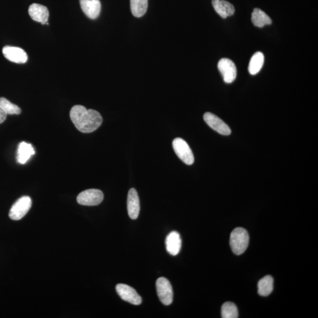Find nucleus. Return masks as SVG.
<instances>
[{
	"label": "nucleus",
	"instance_id": "f257e3e1",
	"mask_svg": "<svg viewBox=\"0 0 318 318\" xmlns=\"http://www.w3.org/2000/svg\"><path fill=\"white\" fill-rule=\"evenodd\" d=\"M70 116L77 130L84 133L97 130L103 122L101 114L98 111L87 110L81 105L73 106L70 110Z\"/></svg>",
	"mask_w": 318,
	"mask_h": 318
},
{
	"label": "nucleus",
	"instance_id": "f03ea898",
	"mask_svg": "<svg viewBox=\"0 0 318 318\" xmlns=\"http://www.w3.org/2000/svg\"><path fill=\"white\" fill-rule=\"evenodd\" d=\"M249 236L248 232L242 228H237L232 231L230 237V245L235 254L242 255L248 247Z\"/></svg>",
	"mask_w": 318,
	"mask_h": 318
},
{
	"label": "nucleus",
	"instance_id": "7ed1b4c3",
	"mask_svg": "<svg viewBox=\"0 0 318 318\" xmlns=\"http://www.w3.org/2000/svg\"><path fill=\"white\" fill-rule=\"evenodd\" d=\"M173 147L177 156L187 165L194 164L195 158L189 146L185 140L181 138L173 140Z\"/></svg>",
	"mask_w": 318,
	"mask_h": 318
},
{
	"label": "nucleus",
	"instance_id": "20e7f679",
	"mask_svg": "<svg viewBox=\"0 0 318 318\" xmlns=\"http://www.w3.org/2000/svg\"><path fill=\"white\" fill-rule=\"evenodd\" d=\"M156 286L158 299L162 304L166 306L171 305L173 299V291L169 280L161 277L157 280Z\"/></svg>",
	"mask_w": 318,
	"mask_h": 318
},
{
	"label": "nucleus",
	"instance_id": "39448f33",
	"mask_svg": "<svg viewBox=\"0 0 318 318\" xmlns=\"http://www.w3.org/2000/svg\"><path fill=\"white\" fill-rule=\"evenodd\" d=\"M32 201L29 197H23L18 200L12 206L9 212V217L13 220H19L30 209Z\"/></svg>",
	"mask_w": 318,
	"mask_h": 318
},
{
	"label": "nucleus",
	"instance_id": "423d86ee",
	"mask_svg": "<svg viewBox=\"0 0 318 318\" xmlns=\"http://www.w3.org/2000/svg\"><path fill=\"white\" fill-rule=\"evenodd\" d=\"M103 199L104 195L101 190L91 188L81 192L77 198V201L81 205L96 206L101 203Z\"/></svg>",
	"mask_w": 318,
	"mask_h": 318
},
{
	"label": "nucleus",
	"instance_id": "0eeeda50",
	"mask_svg": "<svg viewBox=\"0 0 318 318\" xmlns=\"http://www.w3.org/2000/svg\"><path fill=\"white\" fill-rule=\"evenodd\" d=\"M217 67L225 83L234 82L237 76V70L234 62L229 58H221Z\"/></svg>",
	"mask_w": 318,
	"mask_h": 318
},
{
	"label": "nucleus",
	"instance_id": "6e6552de",
	"mask_svg": "<svg viewBox=\"0 0 318 318\" xmlns=\"http://www.w3.org/2000/svg\"><path fill=\"white\" fill-rule=\"evenodd\" d=\"M118 295L124 301L135 305L142 304V298L135 289L128 284L119 283L116 288Z\"/></svg>",
	"mask_w": 318,
	"mask_h": 318
},
{
	"label": "nucleus",
	"instance_id": "1a4fd4ad",
	"mask_svg": "<svg viewBox=\"0 0 318 318\" xmlns=\"http://www.w3.org/2000/svg\"><path fill=\"white\" fill-rule=\"evenodd\" d=\"M203 119L210 128L219 133V134L225 136L231 134L232 132L228 125L226 124L219 117L214 115V114L207 112L203 116Z\"/></svg>",
	"mask_w": 318,
	"mask_h": 318
},
{
	"label": "nucleus",
	"instance_id": "9d476101",
	"mask_svg": "<svg viewBox=\"0 0 318 318\" xmlns=\"http://www.w3.org/2000/svg\"><path fill=\"white\" fill-rule=\"evenodd\" d=\"M3 53L7 60L15 63L23 64L28 60L27 53L20 47L5 46L3 49Z\"/></svg>",
	"mask_w": 318,
	"mask_h": 318
},
{
	"label": "nucleus",
	"instance_id": "9b49d317",
	"mask_svg": "<svg viewBox=\"0 0 318 318\" xmlns=\"http://www.w3.org/2000/svg\"><path fill=\"white\" fill-rule=\"evenodd\" d=\"M28 14L33 20L42 24H46L49 20V10L46 6L39 4H32L29 7Z\"/></svg>",
	"mask_w": 318,
	"mask_h": 318
},
{
	"label": "nucleus",
	"instance_id": "f8f14e48",
	"mask_svg": "<svg viewBox=\"0 0 318 318\" xmlns=\"http://www.w3.org/2000/svg\"><path fill=\"white\" fill-rule=\"evenodd\" d=\"M81 10L90 19L97 18L101 12L100 0H80Z\"/></svg>",
	"mask_w": 318,
	"mask_h": 318
},
{
	"label": "nucleus",
	"instance_id": "ddd939ff",
	"mask_svg": "<svg viewBox=\"0 0 318 318\" xmlns=\"http://www.w3.org/2000/svg\"><path fill=\"white\" fill-rule=\"evenodd\" d=\"M140 201L138 192L134 188L129 190L128 196V210L129 217L136 219L140 212Z\"/></svg>",
	"mask_w": 318,
	"mask_h": 318
},
{
	"label": "nucleus",
	"instance_id": "4468645a",
	"mask_svg": "<svg viewBox=\"0 0 318 318\" xmlns=\"http://www.w3.org/2000/svg\"><path fill=\"white\" fill-rule=\"evenodd\" d=\"M166 247L171 255L176 256L179 254L182 247V239L178 232L173 231L170 233L166 239Z\"/></svg>",
	"mask_w": 318,
	"mask_h": 318
},
{
	"label": "nucleus",
	"instance_id": "2eb2a0df",
	"mask_svg": "<svg viewBox=\"0 0 318 318\" xmlns=\"http://www.w3.org/2000/svg\"><path fill=\"white\" fill-rule=\"evenodd\" d=\"M214 10L223 18L232 16L235 13L234 6L225 0H212Z\"/></svg>",
	"mask_w": 318,
	"mask_h": 318
},
{
	"label": "nucleus",
	"instance_id": "dca6fc26",
	"mask_svg": "<svg viewBox=\"0 0 318 318\" xmlns=\"http://www.w3.org/2000/svg\"><path fill=\"white\" fill-rule=\"evenodd\" d=\"M35 154L34 148L31 144L24 142L20 144L17 151V161L20 164H25Z\"/></svg>",
	"mask_w": 318,
	"mask_h": 318
},
{
	"label": "nucleus",
	"instance_id": "f3484780",
	"mask_svg": "<svg viewBox=\"0 0 318 318\" xmlns=\"http://www.w3.org/2000/svg\"><path fill=\"white\" fill-rule=\"evenodd\" d=\"M252 23L255 26L262 28L266 25H270L272 23L271 18L268 16L263 11L260 9H255L252 14Z\"/></svg>",
	"mask_w": 318,
	"mask_h": 318
},
{
	"label": "nucleus",
	"instance_id": "a211bd4d",
	"mask_svg": "<svg viewBox=\"0 0 318 318\" xmlns=\"http://www.w3.org/2000/svg\"><path fill=\"white\" fill-rule=\"evenodd\" d=\"M258 292L262 297H268L273 290V279L271 276H266L259 281Z\"/></svg>",
	"mask_w": 318,
	"mask_h": 318
},
{
	"label": "nucleus",
	"instance_id": "6ab92c4d",
	"mask_svg": "<svg viewBox=\"0 0 318 318\" xmlns=\"http://www.w3.org/2000/svg\"><path fill=\"white\" fill-rule=\"evenodd\" d=\"M265 57L263 53L257 52L251 58L249 65V72L250 75H255L261 71L264 64Z\"/></svg>",
	"mask_w": 318,
	"mask_h": 318
},
{
	"label": "nucleus",
	"instance_id": "aec40b11",
	"mask_svg": "<svg viewBox=\"0 0 318 318\" xmlns=\"http://www.w3.org/2000/svg\"><path fill=\"white\" fill-rule=\"evenodd\" d=\"M148 0H131V10L136 17H141L147 12Z\"/></svg>",
	"mask_w": 318,
	"mask_h": 318
},
{
	"label": "nucleus",
	"instance_id": "412c9836",
	"mask_svg": "<svg viewBox=\"0 0 318 318\" xmlns=\"http://www.w3.org/2000/svg\"><path fill=\"white\" fill-rule=\"evenodd\" d=\"M221 317L223 318H237L238 310L237 307L231 302H225L221 306Z\"/></svg>",
	"mask_w": 318,
	"mask_h": 318
},
{
	"label": "nucleus",
	"instance_id": "4be33fe9",
	"mask_svg": "<svg viewBox=\"0 0 318 318\" xmlns=\"http://www.w3.org/2000/svg\"><path fill=\"white\" fill-rule=\"evenodd\" d=\"M0 106L7 114H20L21 112L19 107L11 103L5 98H0Z\"/></svg>",
	"mask_w": 318,
	"mask_h": 318
},
{
	"label": "nucleus",
	"instance_id": "5701e85b",
	"mask_svg": "<svg viewBox=\"0 0 318 318\" xmlns=\"http://www.w3.org/2000/svg\"><path fill=\"white\" fill-rule=\"evenodd\" d=\"M7 114L1 106H0V124L3 123L6 119Z\"/></svg>",
	"mask_w": 318,
	"mask_h": 318
}]
</instances>
